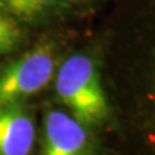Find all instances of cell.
<instances>
[{
  "mask_svg": "<svg viewBox=\"0 0 155 155\" xmlns=\"http://www.w3.org/2000/svg\"><path fill=\"white\" fill-rule=\"evenodd\" d=\"M56 93L87 127L107 122L110 106L102 88L96 61L85 53H75L60 66L56 74Z\"/></svg>",
  "mask_w": 155,
  "mask_h": 155,
  "instance_id": "cell-1",
  "label": "cell"
},
{
  "mask_svg": "<svg viewBox=\"0 0 155 155\" xmlns=\"http://www.w3.org/2000/svg\"><path fill=\"white\" fill-rule=\"evenodd\" d=\"M21 25L0 8V56L13 53L21 44Z\"/></svg>",
  "mask_w": 155,
  "mask_h": 155,
  "instance_id": "cell-6",
  "label": "cell"
},
{
  "mask_svg": "<svg viewBox=\"0 0 155 155\" xmlns=\"http://www.w3.org/2000/svg\"><path fill=\"white\" fill-rule=\"evenodd\" d=\"M66 0H0V8L19 25H38L65 11Z\"/></svg>",
  "mask_w": 155,
  "mask_h": 155,
  "instance_id": "cell-5",
  "label": "cell"
},
{
  "mask_svg": "<svg viewBox=\"0 0 155 155\" xmlns=\"http://www.w3.org/2000/svg\"><path fill=\"white\" fill-rule=\"evenodd\" d=\"M96 141L88 127L61 110H49L44 119L41 155H96Z\"/></svg>",
  "mask_w": 155,
  "mask_h": 155,
  "instance_id": "cell-3",
  "label": "cell"
},
{
  "mask_svg": "<svg viewBox=\"0 0 155 155\" xmlns=\"http://www.w3.org/2000/svg\"><path fill=\"white\" fill-rule=\"evenodd\" d=\"M35 119L26 101L0 107V155H31Z\"/></svg>",
  "mask_w": 155,
  "mask_h": 155,
  "instance_id": "cell-4",
  "label": "cell"
},
{
  "mask_svg": "<svg viewBox=\"0 0 155 155\" xmlns=\"http://www.w3.org/2000/svg\"><path fill=\"white\" fill-rule=\"evenodd\" d=\"M67 3L69 2H75V3H88V2H96V0H66Z\"/></svg>",
  "mask_w": 155,
  "mask_h": 155,
  "instance_id": "cell-7",
  "label": "cell"
},
{
  "mask_svg": "<svg viewBox=\"0 0 155 155\" xmlns=\"http://www.w3.org/2000/svg\"><path fill=\"white\" fill-rule=\"evenodd\" d=\"M57 65L56 48L40 43L0 67V107L40 92L52 80Z\"/></svg>",
  "mask_w": 155,
  "mask_h": 155,
  "instance_id": "cell-2",
  "label": "cell"
}]
</instances>
